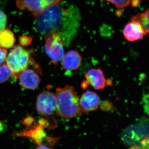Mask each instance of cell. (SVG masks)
I'll use <instances>...</instances> for the list:
<instances>
[{"label":"cell","instance_id":"obj_18","mask_svg":"<svg viewBox=\"0 0 149 149\" xmlns=\"http://www.w3.org/2000/svg\"><path fill=\"white\" fill-rule=\"evenodd\" d=\"M7 21V17L6 14L0 10V31L5 29Z\"/></svg>","mask_w":149,"mask_h":149},{"label":"cell","instance_id":"obj_1","mask_svg":"<svg viewBox=\"0 0 149 149\" xmlns=\"http://www.w3.org/2000/svg\"><path fill=\"white\" fill-rule=\"evenodd\" d=\"M68 14V11L62 8L59 4L51 6L35 17V29L42 35L57 32L63 39Z\"/></svg>","mask_w":149,"mask_h":149},{"label":"cell","instance_id":"obj_2","mask_svg":"<svg viewBox=\"0 0 149 149\" xmlns=\"http://www.w3.org/2000/svg\"><path fill=\"white\" fill-rule=\"evenodd\" d=\"M55 95L57 116L68 120L77 117L83 113L79 97L73 86L66 85L63 88H57Z\"/></svg>","mask_w":149,"mask_h":149},{"label":"cell","instance_id":"obj_7","mask_svg":"<svg viewBox=\"0 0 149 149\" xmlns=\"http://www.w3.org/2000/svg\"><path fill=\"white\" fill-rule=\"evenodd\" d=\"M62 0H16L17 7L21 10L27 9L35 17L53 5Z\"/></svg>","mask_w":149,"mask_h":149},{"label":"cell","instance_id":"obj_4","mask_svg":"<svg viewBox=\"0 0 149 149\" xmlns=\"http://www.w3.org/2000/svg\"><path fill=\"white\" fill-rule=\"evenodd\" d=\"M122 137L126 144L148 148V123L141 122L130 126L125 130Z\"/></svg>","mask_w":149,"mask_h":149},{"label":"cell","instance_id":"obj_9","mask_svg":"<svg viewBox=\"0 0 149 149\" xmlns=\"http://www.w3.org/2000/svg\"><path fill=\"white\" fill-rule=\"evenodd\" d=\"M29 66L19 73L18 78H19L20 85L23 88L34 90L40 84L41 79L37 72L41 73V70L37 63L34 65V68H29Z\"/></svg>","mask_w":149,"mask_h":149},{"label":"cell","instance_id":"obj_13","mask_svg":"<svg viewBox=\"0 0 149 149\" xmlns=\"http://www.w3.org/2000/svg\"><path fill=\"white\" fill-rule=\"evenodd\" d=\"M62 66L65 70H76L81 65L82 57L76 50L68 51L62 58Z\"/></svg>","mask_w":149,"mask_h":149},{"label":"cell","instance_id":"obj_5","mask_svg":"<svg viewBox=\"0 0 149 149\" xmlns=\"http://www.w3.org/2000/svg\"><path fill=\"white\" fill-rule=\"evenodd\" d=\"M63 45V40L57 32H50L45 35V49L51 62L54 64H57L64 56Z\"/></svg>","mask_w":149,"mask_h":149},{"label":"cell","instance_id":"obj_11","mask_svg":"<svg viewBox=\"0 0 149 149\" xmlns=\"http://www.w3.org/2000/svg\"><path fill=\"white\" fill-rule=\"evenodd\" d=\"M100 102V96L95 92L92 91L85 92L79 98L80 105L83 113L96 110L98 108Z\"/></svg>","mask_w":149,"mask_h":149},{"label":"cell","instance_id":"obj_15","mask_svg":"<svg viewBox=\"0 0 149 149\" xmlns=\"http://www.w3.org/2000/svg\"><path fill=\"white\" fill-rule=\"evenodd\" d=\"M149 11L148 9L144 12L132 17L131 19L138 22L141 24L146 35L149 32Z\"/></svg>","mask_w":149,"mask_h":149},{"label":"cell","instance_id":"obj_8","mask_svg":"<svg viewBox=\"0 0 149 149\" xmlns=\"http://www.w3.org/2000/svg\"><path fill=\"white\" fill-rule=\"evenodd\" d=\"M40 125L35 126L23 133H20L19 135L27 136L32 139L38 145V148H44L43 142L46 141L50 148H51V146H53L57 141H58L59 139L47 136L43 129L44 127L46 125L45 122L42 121Z\"/></svg>","mask_w":149,"mask_h":149},{"label":"cell","instance_id":"obj_20","mask_svg":"<svg viewBox=\"0 0 149 149\" xmlns=\"http://www.w3.org/2000/svg\"><path fill=\"white\" fill-rule=\"evenodd\" d=\"M7 50L4 48L0 46V65L4 62L6 58Z\"/></svg>","mask_w":149,"mask_h":149},{"label":"cell","instance_id":"obj_6","mask_svg":"<svg viewBox=\"0 0 149 149\" xmlns=\"http://www.w3.org/2000/svg\"><path fill=\"white\" fill-rule=\"evenodd\" d=\"M36 107L38 113L45 117L56 114V101L55 94L49 91L40 93L37 97Z\"/></svg>","mask_w":149,"mask_h":149},{"label":"cell","instance_id":"obj_10","mask_svg":"<svg viewBox=\"0 0 149 149\" xmlns=\"http://www.w3.org/2000/svg\"><path fill=\"white\" fill-rule=\"evenodd\" d=\"M85 80L81 83V87L86 89L91 85L96 90H103L106 85V80L103 72L99 68H93L88 70L85 75Z\"/></svg>","mask_w":149,"mask_h":149},{"label":"cell","instance_id":"obj_3","mask_svg":"<svg viewBox=\"0 0 149 149\" xmlns=\"http://www.w3.org/2000/svg\"><path fill=\"white\" fill-rule=\"evenodd\" d=\"M33 60L28 51L21 46L16 45L10 52L6 62L13 74L18 78L19 73L30 65Z\"/></svg>","mask_w":149,"mask_h":149},{"label":"cell","instance_id":"obj_19","mask_svg":"<svg viewBox=\"0 0 149 149\" xmlns=\"http://www.w3.org/2000/svg\"><path fill=\"white\" fill-rule=\"evenodd\" d=\"M32 41V37L27 36H22L19 38V43L22 46H26L29 45Z\"/></svg>","mask_w":149,"mask_h":149},{"label":"cell","instance_id":"obj_16","mask_svg":"<svg viewBox=\"0 0 149 149\" xmlns=\"http://www.w3.org/2000/svg\"><path fill=\"white\" fill-rule=\"evenodd\" d=\"M12 74V72L7 64L0 65V83L6 82L9 79Z\"/></svg>","mask_w":149,"mask_h":149},{"label":"cell","instance_id":"obj_17","mask_svg":"<svg viewBox=\"0 0 149 149\" xmlns=\"http://www.w3.org/2000/svg\"><path fill=\"white\" fill-rule=\"evenodd\" d=\"M115 6L118 8H123L130 4L131 0H105Z\"/></svg>","mask_w":149,"mask_h":149},{"label":"cell","instance_id":"obj_14","mask_svg":"<svg viewBox=\"0 0 149 149\" xmlns=\"http://www.w3.org/2000/svg\"><path fill=\"white\" fill-rule=\"evenodd\" d=\"M15 41L14 35L11 30L4 29L0 31V46L9 49L13 47Z\"/></svg>","mask_w":149,"mask_h":149},{"label":"cell","instance_id":"obj_12","mask_svg":"<svg viewBox=\"0 0 149 149\" xmlns=\"http://www.w3.org/2000/svg\"><path fill=\"white\" fill-rule=\"evenodd\" d=\"M123 35L126 40L133 42L142 40L146 34L141 24L136 20L131 19L124 27Z\"/></svg>","mask_w":149,"mask_h":149}]
</instances>
